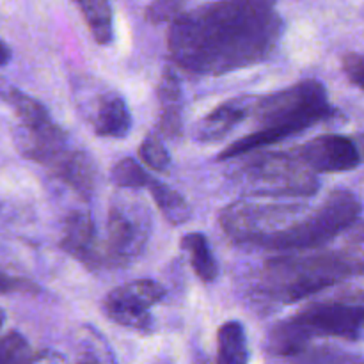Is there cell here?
<instances>
[{"label": "cell", "instance_id": "cell-1", "mask_svg": "<svg viewBox=\"0 0 364 364\" xmlns=\"http://www.w3.org/2000/svg\"><path fill=\"white\" fill-rule=\"evenodd\" d=\"M283 28L276 4L267 0L208 2L171 23L167 50L181 70L217 77L269 59Z\"/></svg>", "mask_w": 364, "mask_h": 364}, {"label": "cell", "instance_id": "cell-2", "mask_svg": "<svg viewBox=\"0 0 364 364\" xmlns=\"http://www.w3.org/2000/svg\"><path fill=\"white\" fill-rule=\"evenodd\" d=\"M336 116L329 95L318 80H302L288 89L259 98L252 105L256 130L231 142L219 153L217 162L249 155L306 132L313 124Z\"/></svg>", "mask_w": 364, "mask_h": 364}, {"label": "cell", "instance_id": "cell-3", "mask_svg": "<svg viewBox=\"0 0 364 364\" xmlns=\"http://www.w3.org/2000/svg\"><path fill=\"white\" fill-rule=\"evenodd\" d=\"M363 274L364 262L359 256L345 251H327L267 259L259 283L270 301L294 304Z\"/></svg>", "mask_w": 364, "mask_h": 364}, {"label": "cell", "instance_id": "cell-4", "mask_svg": "<svg viewBox=\"0 0 364 364\" xmlns=\"http://www.w3.org/2000/svg\"><path fill=\"white\" fill-rule=\"evenodd\" d=\"M6 102L16 117L14 137L21 155L41 164L53 174L59 173L75 151V148L68 144L66 132L52 119L43 103L20 89H7Z\"/></svg>", "mask_w": 364, "mask_h": 364}, {"label": "cell", "instance_id": "cell-5", "mask_svg": "<svg viewBox=\"0 0 364 364\" xmlns=\"http://www.w3.org/2000/svg\"><path fill=\"white\" fill-rule=\"evenodd\" d=\"M361 210L358 196L350 191L336 188L323 199L322 205L313 210L309 208L301 220L277 237L270 238L263 247L270 251L318 247L345 231H350L359 223Z\"/></svg>", "mask_w": 364, "mask_h": 364}, {"label": "cell", "instance_id": "cell-6", "mask_svg": "<svg viewBox=\"0 0 364 364\" xmlns=\"http://www.w3.org/2000/svg\"><path fill=\"white\" fill-rule=\"evenodd\" d=\"M238 181L247 194L265 198H311L320 187L318 176L290 149L251 159L238 173Z\"/></svg>", "mask_w": 364, "mask_h": 364}, {"label": "cell", "instance_id": "cell-7", "mask_svg": "<svg viewBox=\"0 0 364 364\" xmlns=\"http://www.w3.org/2000/svg\"><path fill=\"white\" fill-rule=\"evenodd\" d=\"M301 203H259L240 199L220 212L219 224L226 237L237 244L263 247L270 238L294 226L308 213Z\"/></svg>", "mask_w": 364, "mask_h": 364}, {"label": "cell", "instance_id": "cell-8", "mask_svg": "<svg viewBox=\"0 0 364 364\" xmlns=\"http://www.w3.org/2000/svg\"><path fill=\"white\" fill-rule=\"evenodd\" d=\"M287 322L308 341H311V338H343L355 341L364 329V291L311 302Z\"/></svg>", "mask_w": 364, "mask_h": 364}, {"label": "cell", "instance_id": "cell-9", "mask_svg": "<svg viewBox=\"0 0 364 364\" xmlns=\"http://www.w3.org/2000/svg\"><path fill=\"white\" fill-rule=\"evenodd\" d=\"M151 231L148 210L132 201H116L110 205L107 217L105 238L100 242L102 267L119 269L134 262L146 247Z\"/></svg>", "mask_w": 364, "mask_h": 364}, {"label": "cell", "instance_id": "cell-10", "mask_svg": "<svg viewBox=\"0 0 364 364\" xmlns=\"http://www.w3.org/2000/svg\"><path fill=\"white\" fill-rule=\"evenodd\" d=\"M166 297V288L151 279H135L114 288L103 299V311L112 322L139 333L153 329L151 308Z\"/></svg>", "mask_w": 364, "mask_h": 364}, {"label": "cell", "instance_id": "cell-11", "mask_svg": "<svg viewBox=\"0 0 364 364\" xmlns=\"http://www.w3.org/2000/svg\"><path fill=\"white\" fill-rule=\"evenodd\" d=\"M309 171L318 173H347L361 164V155L352 139L338 134H326L290 149Z\"/></svg>", "mask_w": 364, "mask_h": 364}, {"label": "cell", "instance_id": "cell-12", "mask_svg": "<svg viewBox=\"0 0 364 364\" xmlns=\"http://www.w3.org/2000/svg\"><path fill=\"white\" fill-rule=\"evenodd\" d=\"M60 249L87 269H102L100 242L95 220L87 212H71L64 220Z\"/></svg>", "mask_w": 364, "mask_h": 364}, {"label": "cell", "instance_id": "cell-13", "mask_svg": "<svg viewBox=\"0 0 364 364\" xmlns=\"http://www.w3.org/2000/svg\"><path fill=\"white\" fill-rule=\"evenodd\" d=\"M156 92H159L160 100L159 132L169 139L180 137L181 128H183V119H181L183 91H181L180 78L173 68L167 66L162 71Z\"/></svg>", "mask_w": 364, "mask_h": 364}, {"label": "cell", "instance_id": "cell-14", "mask_svg": "<svg viewBox=\"0 0 364 364\" xmlns=\"http://www.w3.org/2000/svg\"><path fill=\"white\" fill-rule=\"evenodd\" d=\"M249 110L251 105L244 98H233L220 103L199 121L196 139L201 142H212L226 137L237 124L247 117Z\"/></svg>", "mask_w": 364, "mask_h": 364}, {"label": "cell", "instance_id": "cell-15", "mask_svg": "<svg viewBox=\"0 0 364 364\" xmlns=\"http://www.w3.org/2000/svg\"><path fill=\"white\" fill-rule=\"evenodd\" d=\"M95 134L100 137L124 139L130 134L132 114L123 96L107 92L100 98L98 109L92 117Z\"/></svg>", "mask_w": 364, "mask_h": 364}, {"label": "cell", "instance_id": "cell-16", "mask_svg": "<svg viewBox=\"0 0 364 364\" xmlns=\"http://www.w3.org/2000/svg\"><path fill=\"white\" fill-rule=\"evenodd\" d=\"M55 176L73 188L82 199H91L96 187V164L87 153L75 149Z\"/></svg>", "mask_w": 364, "mask_h": 364}, {"label": "cell", "instance_id": "cell-17", "mask_svg": "<svg viewBox=\"0 0 364 364\" xmlns=\"http://www.w3.org/2000/svg\"><path fill=\"white\" fill-rule=\"evenodd\" d=\"M249 348L245 329L237 320L223 323L217 331V364H247Z\"/></svg>", "mask_w": 364, "mask_h": 364}, {"label": "cell", "instance_id": "cell-18", "mask_svg": "<svg viewBox=\"0 0 364 364\" xmlns=\"http://www.w3.org/2000/svg\"><path fill=\"white\" fill-rule=\"evenodd\" d=\"M181 249L188 255L194 274L203 283H212L219 276V265L203 233H187L181 237Z\"/></svg>", "mask_w": 364, "mask_h": 364}, {"label": "cell", "instance_id": "cell-19", "mask_svg": "<svg viewBox=\"0 0 364 364\" xmlns=\"http://www.w3.org/2000/svg\"><path fill=\"white\" fill-rule=\"evenodd\" d=\"M148 191L167 223L173 224V226H180V224H185L187 220H191V205H188L187 199H185L180 192L171 188L169 185H166L164 181L155 180V178H153L151 183H149Z\"/></svg>", "mask_w": 364, "mask_h": 364}, {"label": "cell", "instance_id": "cell-20", "mask_svg": "<svg viewBox=\"0 0 364 364\" xmlns=\"http://www.w3.org/2000/svg\"><path fill=\"white\" fill-rule=\"evenodd\" d=\"M77 9L84 16L92 38L98 45H109L112 41V6L105 0H87L77 2Z\"/></svg>", "mask_w": 364, "mask_h": 364}, {"label": "cell", "instance_id": "cell-21", "mask_svg": "<svg viewBox=\"0 0 364 364\" xmlns=\"http://www.w3.org/2000/svg\"><path fill=\"white\" fill-rule=\"evenodd\" d=\"M110 178L116 185L127 188H148L153 176H149L148 171L134 159H123L112 167Z\"/></svg>", "mask_w": 364, "mask_h": 364}, {"label": "cell", "instance_id": "cell-22", "mask_svg": "<svg viewBox=\"0 0 364 364\" xmlns=\"http://www.w3.org/2000/svg\"><path fill=\"white\" fill-rule=\"evenodd\" d=\"M28 341L18 331H9L0 341V364H28L34 358Z\"/></svg>", "mask_w": 364, "mask_h": 364}, {"label": "cell", "instance_id": "cell-23", "mask_svg": "<svg viewBox=\"0 0 364 364\" xmlns=\"http://www.w3.org/2000/svg\"><path fill=\"white\" fill-rule=\"evenodd\" d=\"M139 159L142 160V164L146 167H149L153 171H159V173H164L171 166L169 151H167L166 146L160 142V139L156 135H149L139 146Z\"/></svg>", "mask_w": 364, "mask_h": 364}, {"label": "cell", "instance_id": "cell-24", "mask_svg": "<svg viewBox=\"0 0 364 364\" xmlns=\"http://www.w3.org/2000/svg\"><path fill=\"white\" fill-rule=\"evenodd\" d=\"M185 9L183 2L178 0H155V2L148 4L144 9V18L149 23H164V21H171L173 23Z\"/></svg>", "mask_w": 364, "mask_h": 364}, {"label": "cell", "instance_id": "cell-25", "mask_svg": "<svg viewBox=\"0 0 364 364\" xmlns=\"http://www.w3.org/2000/svg\"><path fill=\"white\" fill-rule=\"evenodd\" d=\"M343 71L352 84L364 91V55H361V53H347L343 57Z\"/></svg>", "mask_w": 364, "mask_h": 364}, {"label": "cell", "instance_id": "cell-26", "mask_svg": "<svg viewBox=\"0 0 364 364\" xmlns=\"http://www.w3.org/2000/svg\"><path fill=\"white\" fill-rule=\"evenodd\" d=\"M11 291H20V294H39V287L25 277H11L9 274H2V294L7 295Z\"/></svg>", "mask_w": 364, "mask_h": 364}, {"label": "cell", "instance_id": "cell-27", "mask_svg": "<svg viewBox=\"0 0 364 364\" xmlns=\"http://www.w3.org/2000/svg\"><path fill=\"white\" fill-rule=\"evenodd\" d=\"M28 364H70V361L66 359V355L59 354V352L43 350V352H36L34 358L31 359V363Z\"/></svg>", "mask_w": 364, "mask_h": 364}, {"label": "cell", "instance_id": "cell-28", "mask_svg": "<svg viewBox=\"0 0 364 364\" xmlns=\"http://www.w3.org/2000/svg\"><path fill=\"white\" fill-rule=\"evenodd\" d=\"M77 364H105V363H103L102 359H100V355L96 354V352L87 350V352H84V354L80 355V359H78Z\"/></svg>", "mask_w": 364, "mask_h": 364}, {"label": "cell", "instance_id": "cell-29", "mask_svg": "<svg viewBox=\"0 0 364 364\" xmlns=\"http://www.w3.org/2000/svg\"><path fill=\"white\" fill-rule=\"evenodd\" d=\"M2 66H6L7 63H9V59H11V52H9V46H7V43H4L2 41Z\"/></svg>", "mask_w": 364, "mask_h": 364}]
</instances>
